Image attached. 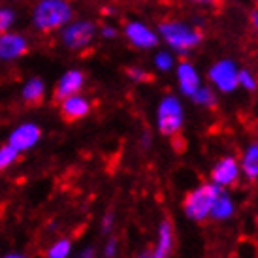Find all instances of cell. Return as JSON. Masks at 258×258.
<instances>
[{"label": "cell", "instance_id": "1", "mask_svg": "<svg viewBox=\"0 0 258 258\" xmlns=\"http://www.w3.org/2000/svg\"><path fill=\"white\" fill-rule=\"evenodd\" d=\"M158 30H160V34L164 38V42L168 43L172 49L181 53V55H185L188 51L196 49L202 43V40H204V34H202L196 27L186 25V23H181V21L160 23Z\"/></svg>", "mask_w": 258, "mask_h": 258}, {"label": "cell", "instance_id": "2", "mask_svg": "<svg viewBox=\"0 0 258 258\" xmlns=\"http://www.w3.org/2000/svg\"><path fill=\"white\" fill-rule=\"evenodd\" d=\"M70 17H72V10L64 0H43L34 12V23L43 32H51L62 27Z\"/></svg>", "mask_w": 258, "mask_h": 258}, {"label": "cell", "instance_id": "3", "mask_svg": "<svg viewBox=\"0 0 258 258\" xmlns=\"http://www.w3.org/2000/svg\"><path fill=\"white\" fill-rule=\"evenodd\" d=\"M221 192L219 185H202L196 190L186 196L185 200V213L194 221H204L211 211L213 200Z\"/></svg>", "mask_w": 258, "mask_h": 258}, {"label": "cell", "instance_id": "4", "mask_svg": "<svg viewBox=\"0 0 258 258\" xmlns=\"http://www.w3.org/2000/svg\"><path fill=\"white\" fill-rule=\"evenodd\" d=\"M183 124V108L175 96H166L158 106V130L164 136H173Z\"/></svg>", "mask_w": 258, "mask_h": 258}, {"label": "cell", "instance_id": "5", "mask_svg": "<svg viewBox=\"0 0 258 258\" xmlns=\"http://www.w3.org/2000/svg\"><path fill=\"white\" fill-rule=\"evenodd\" d=\"M237 68L232 60H219L211 66L209 70V79L213 85L222 91V93H232L237 87Z\"/></svg>", "mask_w": 258, "mask_h": 258}, {"label": "cell", "instance_id": "6", "mask_svg": "<svg viewBox=\"0 0 258 258\" xmlns=\"http://www.w3.org/2000/svg\"><path fill=\"white\" fill-rule=\"evenodd\" d=\"M94 38V25L89 21H78L64 30V43L70 49H85Z\"/></svg>", "mask_w": 258, "mask_h": 258}, {"label": "cell", "instance_id": "7", "mask_svg": "<svg viewBox=\"0 0 258 258\" xmlns=\"http://www.w3.org/2000/svg\"><path fill=\"white\" fill-rule=\"evenodd\" d=\"M83 87V74L78 72V70H70L66 72L60 81L55 87V93H53V100L55 102H62L64 98L72 96V94H78Z\"/></svg>", "mask_w": 258, "mask_h": 258}, {"label": "cell", "instance_id": "8", "mask_svg": "<svg viewBox=\"0 0 258 258\" xmlns=\"http://www.w3.org/2000/svg\"><path fill=\"white\" fill-rule=\"evenodd\" d=\"M40 128H38L36 124H21L19 128H15L12 132V136H10V145L17 149L19 153L21 151H27L30 147H34L38 144V140H40Z\"/></svg>", "mask_w": 258, "mask_h": 258}, {"label": "cell", "instance_id": "9", "mask_svg": "<svg viewBox=\"0 0 258 258\" xmlns=\"http://www.w3.org/2000/svg\"><path fill=\"white\" fill-rule=\"evenodd\" d=\"M126 38L134 43L136 47H142V49H149V47H155L158 43V36L142 23H128L126 25Z\"/></svg>", "mask_w": 258, "mask_h": 258}, {"label": "cell", "instance_id": "10", "mask_svg": "<svg viewBox=\"0 0 258 258\" xmlns=\"http://www.w3.org/2000/svg\"><path fill=\"white\" fill-rule=\"evenodd\" d=\"M89 109H91L89 102L85 98L78 96V94L68 96L60 104V115H62L64 121H78V119H81V117H85L89 113Z\"/></svg>", "mask_w": 258, "mask_h": 258}, {"label": "cell", "instance_id": "11", "mask_svg": "<svg viewBox=\"0 0 258 258\" xmlns=\"http://www.w3.org/2000/svg\"><path fill=\"white\" fill-rule=\"evenodd\" d=\"M177 81H179V89L186 96H192L194 91L200 87L198 72L190 62H181L177 66Z\"/></svg>", "mask_w": 258, "mask_h": 258}, {"label": "cell", "instance_id": "12", "mask_svg": "<svg viewBox=\"0 0 258 258\" xmlns=\"http://www.w3.org/2000/svg\"><path fill=\"white\" fill-rule=\"evenodd\" d=\"M213 181L219 186H230L237 181V162L234 158H222L213 170Z\"/></svg>", "mask_w": 258, "mask_h": 258}, {"label": "cell", "instance_id": "13", "mask_svg": "<svg viewBox=\"0 0 258 258\" xmlns=\"http://www.w3.org/2000/svg\"><path fill=\"white\" fill-rule=\"evenodd\" d=\"M27 53V42L17 34H4L0 38V57L10 60Z\"/></svg>", "mask_w": 258, "mask_h": 258}, {"label": "cell", "instance_id": "14", "mask_svg": "<svg viewBox=\"0 0 258 258\" xmlns=\"http://www.w3.org/2000/svg\"><path fill=\"white\" fill-rule=\"evenodd\" d=\"M170 251H172V226L168 221H164L160 224V232H158V245L151 258H168Z\"/></svg>", "mask_w": 258, "mask_h": 258}, {"label": "cell", "instance_id": "15", "mask_svg": "<svg viewBox=\"0 0 258 258\" xmlns=\"http://www.w3.org/2000/svg\"><path fill=\"white\" fill-rule=\"evenodd\" d=\"M234 213V204L230 200L226 194H222V190L217 194V198L213 200V206H211V211H209V215L213 217V219H228L230 215Z\"/></svg>", "mask_w": 258, "mask_h": 258}, {"label": "cell", "instance_id": "16", "mask_svg": "<svg viewBox=\"0 0 258 258\" xmlns=\"http://www.w3.org/2000/svg\"><path fill=\"white\" fill-rule=\"evenodd\" d=\"M23 98L30 106H38L43 100V83L40 79H30L23 89Z\"/></svg>", "mask_w": 258, "mask_h": 258}, {"label": "cell", "instance_id": "17", "mask_svg": "<svg viewBox=\"0 0 258 258\" xmlns=\"http://www.w3.org/2000/svg\"><path fill=\"white\" fill-rule=\"evenodd\" d=\"M243 172L249 179H258V144H252L245 153Z\"/></svg>", "mask_w": 258, "mask_h": 258}, {"label": "cell", "instance_id": "18", "mask_svg": "<svg viewBox=\"0 0 258 258\" xmlns=\"http://www.w3.org/2000/svg\"><path fill=\"white\" fill-rule=\"evenodd\" d=\"M192 100L198 104V106H215V94L209 87H198L192 93Z\"/></svg>", "mask_w": 258, "mask_h": 258}, {"label": "cell", "instance_id": "19", "mask_svg": "<svg viewBox=\"0 0 258 258\" xmlns=\"http://www.w3.org/2000/svg\"><path fill=\"white\" fill-rule=\"evenodd\" d=\"M17 157H19V151L14 149L10 144L4 145V147L0 149V172L6 170L10 164H14L15 160H17Z\"/></svg>", "mask_w": 258, "mask_h": 258}, {"label": "cell", "instance_id": "20", "mask_svg": "<svg viewBox=\"0 0 258 258\" xmlns=\"http://www.w3.org/2000/svg\"><path fill=\"white\" fill-rule=\"evenodd\" d=\"M70 254V241L68 239H60L53 245L47 252V258H68Z\"/></svg>", "mask_w": 258, "mask_h": 258}, {"label": "cell", "instance_id": "21", "mask_svg": "<svg viewBox=\"0 0 258 258\" xmlns=\"http://www.w3.org/2000/svg\"><path fill=\"white\" fill-rule=\"evenodd\" d=\"M237 85H241L247 91H254L256 89V79H254V76L249 70H241V72L237 74Z\"/></svg>", "mask_w": 258, "mask_h": 258}, {"label": "cell", "instance_id": "22", "mask_svg": "<svg viewBox=\"0 0 258 258\" xmlns=\"http://www.w3.org/2000/svg\"><path fill=\"white\" fill-rule=\"evenodd\" d=\"M155 62H157V66L160 68V70H170L173 66V57L168 53V51H160L157 55V58H155Z\"/></svg>", "mask_w": 258, "mask_h": 258}, {"label": "cell", "instance_id": "23", "mask_svg": "<svg viewBox=\"0 0 258 258\" xmlns=\"http://www.w3.org/2000/svg\"><path fill=\"white\" fill-rule=\"evenodd\" d=\"M12 21H14V14H12L10 10L0 8V32H4V30L12 25Z\"/></svg>", "mask_w": 258, "mask_h": 258}, {"label": "cell", "instance_id": "24", "mask_svg": "<svg viewBox=\"0 0 258 258\" xmlns=\"http://www.w3.org/2000/svg\"><path fill=\"white\" fill-rule=\"evenodd\" d=\"M126 74H128L134 81H149L151 79V74H147L145 70H142V68H128Z\"/></svg>", "mask_w": 258, "mask_h": 258}, {"label": "cell", "instance_id": "25", "mask_svg": "<svg viewBox=\"0 0 258 258\" xmlns=\"http://www.w3.org/2000/svg\"><path fill=\"white\" fill-rule=\"evenodd\" d=\"M249 21H251V29H252V32H254V36L258 38V8H254V10L251 12Z\"/></svg>", "mask_w": 258, "mask_h": 258}, {"label": "cell", "instance_id": "26", "mask_svg": "<svg viewBox=\"0 0 258 258\" xmlns=\"http://www.w3.org/2000/svg\"><path fill=\"white\" fill-rule=\"evenodd\" d=\"M115 247H117V241H115V239H111V241L106 245V254H108V256H113L115 254Z\"/></svg>", "mask_w": 258, "mask_h": 258}, {"label": "cell", "instance_id": "27", "mask_svg": "<svg viewBox=\"0 0 258 258\" xmlns=\"http://www.w3.org/2000/svg\"><path fill=\"white\" fill-rule=\"evenodd\" d=\"M102 34H104V36H108V38H113L115 34H117V32H115V30L111 29V27H106V29L102 30Z\"/></svg>", "mask_w": 258, "mask_h": 258}, {"label": "cell", "instance_id": "28", "mask_svg": "<svg viewBox=\"0 0 258 258\" xmlns=\"http://www.w3.org/2000/svg\"><path fill=\"white\" fill-rule=\"evenodd\" d=\"M111 228V215H108L104 219V230H109Z\"/></svg>", "mask_w": 258, "mask_h": 258}, {"label": "cell", "instance_id": "29", "mask_svg": "<svg viewBox=\"0 0 258 258\" xmlns=\"http://www.w3.org/2000/svg\"><path fill=\"white\" fill-rule=\"evenodd\" d=\"M79 258H93V249H85V251L81 252V256Z\"/></svg>", "mask_w": 258, "mask_h": 258}, {"label": "cell", "instance_id": "30", "mask_svg": "<svg viewBox=\"0 0 258 258\" xmlns=\"http://www.w3.org/2000/svg\"><path fill=\"white\" fill-rule=\"evenodd\" d=\"M190 2H198V4H213L217 0H190Z\"/></svg>", "mask_w": 258, "mask_h": 258}, {"label": "cell", "instance_id": "31", "mask_svg": "<svg viewBox=\"0 0 258 258\" xmlns=\"http://www.w3.org/2000/svg\"><path fill=\"white\" fill-rule=\"evenodd\" d=\"M138 258H151V254H149V252H142V254H140Z\"/></svg>", "mask_w": 258, "mask_h": 258}, {"label": "cell", "instance_id": "32", "mask_svg": "<svg viewBox=\"0 0 258 258\" xmlns=\"http://www.w3.org/2000/svg\"><path fill=\"white\" fill-rule=\"evenodd\" d=\"M6 258H25V256H21V254H10V256H6Z\"/></svg>", "mask_w": 258, "mask_h": 258}, {"label": "cell", "instance_id": "33", "mask_svg": "<svg viewBox=\"0 0 258 258\" xmlns=\"http://www.w3.org/2000/svg\"><path fill=\"white\" fill-rule=\"evenodd\" d=\"M256 2H258V0H256Z\"/></svg>", "mask_w": 258, "mask_h": 258}]
</instances>
